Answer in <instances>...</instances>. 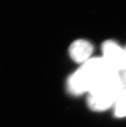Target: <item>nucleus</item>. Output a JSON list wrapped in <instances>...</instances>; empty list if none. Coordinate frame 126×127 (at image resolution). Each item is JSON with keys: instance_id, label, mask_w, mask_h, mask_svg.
<instances>
[{"instance_id": "obj_4", "label": "nucleus", "mask_w": 126, "mask_h": 127, "mask_svg": "<svg viewBox=\"0 0 126 127\" xmlns=\"http://www.w3.org/2000/svg\"><path fill=\"white\" fill-rule=\"evenodd\" d=\"M93 46L89 41L84 39H78L72 43L69 52L74 61L79 63H84L90 60L93 52Z\"/></svg>"}, {"instance_id": "obj_6", "label": "nucleus", "mask_w": 126, "mask_h": 127, "mask_svg": "<svg viewBox=\"0 0 126 127\" xmlns=\"http://www.w3.org/2000/svg\"><path fill=\"white\" fill-rule=\"evenodd\" d=\"M124 81H125V83L126 84V74H125V77H124Z\"/></svg>"}, {"instance_id": "obj_3", "label": "nucleus", "mask_w": 126, "mask_h": 127, "mask_svg": "<svg viewBox=\"0 0 126 127\" xmlns=\"http://www.w3.org/2000/svg\"><path fill=\"white\" fill-rule=\"evenodd\" d=\"M103 57L112 70L119 73L126 70V52L116 42L111 40L105 41L102 47Z\"/></svg>"}, {"instance_id": "obj_7", "label": "nucleus", "mask_w": 126, "mask_h": 127, "mask_svg": "<svg viewBox=\"0 0 126 127\" xmlns=\"http://www.w3.org/2000/svg\"><path fill=\"white\" fill-rule=\"evenodd\" d=\"M125 50H126V48H125Z\"/></svg>"}, {"instance_id": "obj_5", "label": "nucleus", "mask_w": 126, "mask_h": 127, "mask_svg": "<svg viewBox=\"0 0 126 127\" xmlns=\"http://www.w3.org/2000/svg\"><path fill=\"white\" fill-rule=\"evenodd\" d=\"M113 106L117 117L120 118L126 117V87L118 95Z\"/></svg>"}, {"instance_id": "obj_2", "label": "nucleus", "mask_w": 126, "mask_h": 127, "mask_svg": "<svg viewBox=\"0 0 126 127\" xmlns=\"http://www.w3.org/2000/svg\"><path fill=\"white\" fill-rule=\"evenodd\" d=\"M118 73L111 74L102 80L89 92L88 103L94 111H104L114 106L125 87Z\"/></svg>"}, {"instance_id": "obj_1", "label": "nucleus", "mask_w": 126, "mask_h": 127, "mask_svg": "<svg viewBox=\"0 0 126 127\" xmlns=\"http://www.w3.org/2000/svg\"><path fill=\"white\" fill-rule=\"evenodd\" d=\"M114 73L102 58H91L70 77L69 91L75 95L89 93L99 82Z\"/></svg>"}]
</instances>
